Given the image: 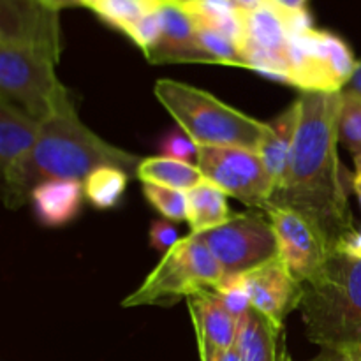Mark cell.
Segmentation results:
<instances>
[{
    "instance_id": "obj_1",
    "label": "cell",
    "mask_w": 361,
    "mask_h": 361,
    "mask_svg": "<svg viewBox=\"0 0 361 361\" xmlns=\"http://www.w3.org/2000/svg\"><path fill=\"white\" fill-rule=\"evenodd\" d=\"M342 92H300V118L288 168L267 207L289 208L323 231L335 252L355 229L345 171L338 159Z\"/></svg>"
},
{
    "instance_id": "obj_2",
    "label": "cell",
    "mask_w": 361,
    "mask_h": 361,
    "mask_svg": "<svg viewBox=\"0 0 361 361\" xmlns=\"http://www.w3.org/2000/svg\"><path fill=\"white\" fill-rule=\"evenodd\" d=\"M41 136L28 161L4 182V203L11 210L23 207L35 185L48 180L85 182L92 171L113 166L136 176L141 159L109 145L80 120L74 106L42 120Z\"/></svg>"
},
{
    "instance_id": "obj_3",
    "label": "cell",
    "mask_w": 361,
    "mask_h": 361,
    "mask_svg": "<svg viewBox=\"0 0 361 361\" xmlns=\"http://www.w3.org/2000/svg\"><path fill=\"white\" fill-rule=\"evenodd\" d=\"M300 310L310 342L345 356L361 353V259L331 254L323 271L303 284Z\"/></svg>"
},
{
    "instance_id": "obj_4",
    "label": "cell",
    "mask_w": 361,
    "mask_h": 361,
    "mask_svg": "<svg viewBox=\"0 0 361 361\" xmlns=\"http://www.w3.org/2000/svg\"><path fill=\"white\" fill-rule=\"evenodd\" d=\"M154 94L196 145L240 147L256 152L268 133V123L187 83L159 80Z\"/></svg>"
},
{
    "instance_id": "obj_5",
    "label": "cell",
    "mask_w": 361,
    "mask_h": 361,
    "mask_svg": "<svg viewBox=\"0 0 361 361\" xmlns=\"http://www.w3.org/2000/svg\"><path fill=\"white\" fill-rule=\"evenodd\" d=\"M226 277L212 256L203 236L190 233L162 256L143 284L122 302L123 307L166 305L180 298H190L207 289H215Z\"/></svg>"
},
{
    "instance_id": "obj_6",
    "label": "cell",
    "mask_w": 361,
    "mask_h": 361,
    "mask_svg": "<svg viewBox=\"0 0 361 361\" xmlns=\"http://www.w3.org/2000/svg\"><path fill=\"white\" fill-rule=\"evenodd\" d=\"M240 20L238 49L243 69L289 85V42L298 32L314 28L309 11H288L267 0L256 9H240Z\"/></svg>"
},
{
    "instance_id": "obj_7",
    "label": "cell",
    "mask_w": 361,
    "mask_h": 361,
    "mask_svg": "<svg viewBox=\"0 0 361 361\" xmlns=\"http://www.w3.org/2000/svg\"><path fill=\"white\" fill-rule=\"evenodd\" d=\"M56 63L37 49L0 42V99L20 106L41 122L74 106L56 78Z\"/></svg>"
},
{
    "instance_id": "obj_8",
    "label": "cell",
    "mask_w": 361,
    "mask_h": 361,
    "mask_svg": "<svg viewBox=\"0 0 361 361\" xmlns=\"http://www.w3.org/2000/svg\"><path fill=\"white\" fill-rule=\"evenodd\" d=\"M358 67L348 42L328 30L309 28L289 42V85L300 92H342Z\"/></svg>"
},
{
    "instance_id": "obj_9",
    "label": "cell",
    "mask_w": 361,
    "mask_h": 361,
    "mask_svg": "<svg viewBox=\"0 0 361 361\" xmlns=\"http://www.w3.org/2000/svg\"><path fill=\"white\" fill-rule=\"evenodd\" d=\"M197 168L203 176L250 208L264 210L275 192V182L257 152L240 147L197 145Z\"/></svg>"
},
{
    "instance_id": "obj_10",
    "label": "cell",
    "mask_w": 361,
    "mask_h": 361,
    "mask_svg": "<svg viewBox=\"0 0 361 361\" xmlns=\"http://www.w3.org/2000/svg\"><path fill=\"white\" fill-rule=\"evenodd\" d=\"M226 275H240L279 256L270 221L259 214H236L219 228L201 233Z\"/></svg>"
},
{
    "instance_id": "obj_11",
    "label": "cell",
    "mask_w": 361,
    "mask_h": 361,
    "mask_svg": "<svg viewBox=\"0 0 361 361\" xmlns=\"http://www.w3.org/2000/svg\"><path fill=\"white\" fill-rule=\"evenodd\" d=\"M271 229L279 245V256L302 284L310 282L323 271L334 254L330 242L317 226L289 208L267 207Z\"/></svg>"
},
{
    "instance_id": "obj_12",
    "label": "cell",
    "mask_w": 361,
    "mask_h": 361,
    "mask_svg": "<svg viewBox=\"0 0 361 361\" xmlns=\"http://www.w3.org/2000/svg\"><path fill=\"white\" fill-rule=\"evenodd\" d=\"M0 42L60 59L59 11L39 0H0Z\"/></svg>"
},
{
    "instance_id": "obj_13",
    "label": "cell",
    "mask_w": 361,
    "mask_h": 361,
    "mask_svg": "<svg viewBox=\"0 0 361 361\" xmlns=\"http://www.w3.org/2000/svg\"><path fill=\"white\" fill-rule=\"evenodd\" d=\"M240 279L249 295L250 307L277 326H284L286 317L300 309L303 284L281 256L240 274Z\"/></svg>"
},
{
    "instance_id": "obj_14",
    "label": "cell",
    "mask_w": 361,
    "mask_h": 361,
    "mask_svg": "<svg viewBox=\"0 0 361 361\" xmlns=\"http://www.w3.org/2000/svg\"><path fill=\"white\" fill-rule=\"evenodd\" d=\"M41 120L20 106L0 99V168L4 182L13 178L28 161L41 136Z\"/></svg>"
},
{
    "instance_id": "obj_15",
    "label": "cell",
    "mask_w": 361,
    "mask_h": 361,
    "mask_svg": "<svg viewBox=\"0 0 361 361\" xmlns=\"http://www.w3.org/2000/svg\"><path fill=\"white\" fill-rule=\"evenodd\" d=\"M161 16V41L147 59L152 63H207V59L197 48L194 21L183 7L173 0H164Z\"/></svg>"
},
{
    "instance_id": "obj_16",
    "label": "cell",
    "mask_w": 361,
    "mask_h": 361,
    "mask_svg": "<svg viewBox=\"0 0 361 361\" xmlns=\"http://www.w3.org/2000/svg\"><path fill=\"white\" fill-rule=\"evenodd\" d=\"M196 337L203 338L217 353L235 348L238 335V321L226 310L214 289H207L187 298Z\"/></svg>"
},
{
    "instance_id": "obj_17",
    "label": "cell",
    "mask_w": 361,
    "mask_h": 361,
    "mask_svg": "<svg viewBox=\"0 0 361 361\" xmlns=\"http://www.w3.org/2000/svg\"><path fill=\"white\" fill-rule=\"evenodd\" d=\"M235 348L242 361H291L286 349L284 326H277L254 309L238 321Z\"/></svg>"
},
{
    "instance_id": "obj_18",
    "label": "cell",
    "mask_w": 361,
    "mask_h": 361,
    "mask_svg": "<svg viewBox=\"0 0 361 361\" xmlns=\"http://www.w3.org/2000/svg\"><path fill=\"white\" fill-rule=\"evenodd\" d=\"M83 197V182L76 180H48L35 185L30 194L35 217L48 228H60L74 221Z\"/></svg>"
},
{
    "instance_id": "obj_19",
    "label": "cell",
    "mask_w": 361,
    "mask_h": 361,
    "mask_svg": "<svg viewBox=\"0 0 361 361\" xmlns=\"http://www.w3.org/2000/svg\"><path fill=\"white\" fill-rule=\"evenodd\" d=\"M300 118V102L296 99L289 104L279 116L268 122V133L257 148V155L263 161L264 168L270 173L277 189L279 182L284 176L288 168L289 155H291L293 143H295L296 129H298Z\"/></svg>"
},
{
    "instance_id": "obj_20",
    "label": "cell",
    "mask_w": 361,
    "mask_h": 361,
    "mask_svg": "<svg viewBox=\"0 0 361 361\" xmlns=\"http://www.w3.org/2000/svg\"><path fill=\"white\" fill-rule=\"evenodd\" d=\"M233 217L235 214H231L229 208L228 194L210 180H203L187 190V222L192 233H207L226 224Z\"/></svg>"
},
{
    "instance_id": "obj_21",
    "label": "cell",
    "mask_w": 361,
    "mask_h": 361,
    "mask_svg": "<svg viewBox=\"0 0 361 361\" xmlns=\"http://www.w3.org/2000/svg\"><path fill=\"white\" fill-rule=\"evenodd\" d=\"M136 178L143 183L183 190V192L207 180L196 164L162 157V155L141 159L136 169Z\"/></svg>"
},
{
    "instance_id": "obj_22",
    "label": "cell",
    "mask_w": 361,
    "mask_h": 361,
    "mask_svg": "<svg viewBox=\"0 0 361 361\" xmlns=\"http://www.w3.org/2000/svg\"><path fill=\"white\" fill-rule=\"evenodd\" d=\"M130 175L120 168L104 166L85 178V197L99 210H111L122 201Z\"/></svg>"
},
{
    "instance_id": "obj_23",
    "label": "cell",
    "mask_w": 361,
    "mask_h": 361,
    "mask_svg": "<svg viewBox=\"0 0 361 361\" xmlns=\"http://www.w3.org/2000/svg\"><path fill=\"white\" fill-rule=\"evenodd\" d=\"M164 0H99L92 11L109 27L126 34L137 20L157 9Z\"/></svg>"
},
{
    "instance_id": "obj_24",
    "label": "cell",
    "mask_w": 361,
    "mask_h": 361,
    "mask_svg": "<svg viewBox=\"0 0 361 361\" xmlns=\"http://www.w3.org/2000/svg\"><path fill=\"white\" fill-rule=\"evenodd\" d=\"M337 133L338 141L355 159H361V95L351 90H342Z\"/></svg>"
},
{
    "instance_id": "obj_25",
    "label": "cell",
    "mask_w": 361,
    "mask_h": 361,
    "mask_svg": "<svg viewBox=\"0 0 361 361\" xmlns=\"http://www.w3.org/2000/svg\"><path fill=\"white\" fill-rule=\"evenodd\" d=\"M194 28H196L197 48L207 59V63L243 67L238 46L231 39L226 37L221 32L214 30V28L203 27V25L194 23Z\"/></svg>"
},
{
    "instance_id": "obj_26",
    "label": "cell",
    "mask_w": 361,
    "mask_h": 361,
    "mask_svg": "<svg viewBox=\"0 0 361 361\" xmlns=\"http://www.w3.org/2000/svg\"><path fill=\"white\" fill-rule=\"evenodd\" d=\"M143 194L148 203L168 221H187V192L168 187L143 183Z\"/></svg>"
},
{
    "instance_id": "obj_27",
    "label": "cell",
    "mask_w": 361,
    "mask_h": 361,
    "mask_svg": "<svg viewBox=\"0 0 361 361\" xmlns=\"http://www.w3.org/2000/svg\"><path fill=\"white\" fill-rule=\"evenodd\" d=\"M162 6V4H161ZM161 6L157 9L150 11L148 14H145L141 20H137L129 30L126 32V35H129L134 41V44L137 48L143 49L145 56L150 55L155 49V46L161 41L162 34V16H161Z\"/></svg>"
},
{
    "instance_id": "obj_28",
    "label": "cell",
    "mask_w": 361,
    "mask_h": 361,
    "mask_svg": "<svg viewBox=\"0 0 361 361\" xmlns=\"http://www.w3.org/2000/svg\"><path fill=\"white\" fill-rule=\"evenodd\" d=\"M219 295L221 302L224 303L226 310L235 317L236 321L242 319L252 307H250L249 295L245 291L240 275H226L221 284L214 289Z\"/></svg>"
},
{
    "instance_id": "obj_29",
    "label": "cell",
    "mask_w": 361,
    "mask_h": 361,
    "mask_svg": "<svg viewBox=\"0 0 361 361\" xmlns=\"http://www.w3.org/2000/svg\"><path fill=\"white\" fill-rule=\"evenodd\" d=\"M159 152L162 154V157L176 159V161L197 166V145L180 127L162 136L161 143H159Z\"/></svg>"
},
{
    "instance_id": "obj_30",
    "label": "cell",
    "mask_w": 361,
    "mask_h": 361,
    "mask_svg": "<svg viewBox=\"0 0 361 361\" xmlns=\"http://www.w3.org/2000/svg\"><path fill=\"white\" fill-rule=\"evenodd\" d=\"M148 242H150L152 249L166 254L180 242L178 231L171 224V221H168V219L166 221L164 219H159V221L152 222L150 231H148Z\"/></svg>"
},
{
    "instance_id": "obj_31",
    "label": "cell",
    "mask_w": 361,
    "mask_h": 361,
    "mask_svg": "<svg viewBox=\"0 0 361 361\" xmlns=\"http://www.w3.org/2000/svg\"><path fill=\"white\" fill-rule=\"evenodd\" d=\"M335 252L345 254V256L358 257L361 259V228L353 229L349 235H345L335 247Z\"/></svg>"
},
{
    "instance_id": "obj_32",
    "label": "cell",
    "mask_w": 361,
    "mask_h": 361,
    "mask_svg": "<svg viewBox=\"0 0 361 361\" xmlns=\"http://www.w3.org/2000/svg\"><path fill=\"white\" fill-rule=\"evenodd\" d=\"M197 342V351H200L201 361H221V353L215 351L208 342H204L203 338L196 337Z\"/></svg>"
},
{
    "instance_id": "obj_33",
    "label": "cell",
    "mask_w": 361,
    "mask_h": 361,
    "mask_svg": "<svg viewBox=\"0 0 361 361\" xmlns=\"http://www.w3.org/2000/svg\"><path fill=\"white\" fill-rule=\"evenodd\" d=\"M277 6H281L282 9L288 11H305L307 9V2L309 0H274Z\"/></svg>"
},
{
    "instance_id": "obj_34",
    "label": "cell",
    "mask_w": 361,
    "mask_h": 361,
    "mask_svg": "<svg viewBox=\"0 0 361 361\" xmlns=\"http://www.w3.org/2000/svg\"><path fill=\"white\" fill-rule=\"evenodd\" d=\"M355 175H353V189H355L356 196H358L360 207H361V159H355Z\"/></svg>"
},
{
    "instance_id": "obj_35",
    "label": "cell",
    "mask_w": 361,
    "mask_h": 361,
    "mask_svg": "<svg viewBox=\"0 0 361 361\" xmlns=\"http://www.w3.org/2000/svg\"><path fill=\"white\" fill-rule=\"evenodd\" d=\"M39 2H42V4H44V6L51 7V9H55V11L63 9V7L80 6V4H78L76 0H39Z\"/></svg>"
},
{
    "instance_id": "obj_36",
    "label": "cell",
    "mask_w": 361,
    "mask_h": 361,
    "mask_svg": "<svg viewBox=\"0 0 361 361\" xmlns=\"http://www.w3.org/2000/svg\"><path fill=\"white\" fill-rule=\"evenodd\" d=\"M345 90H351V92H355V94L361 95V60H358V67H356L355 76H353L351 83L345 87Z\"/></svg>"
},
{
    "instance_id": "obj_37",
    "label": "cell",
    "mask_w": 361,
    "mask_h": 361,
    "mask_svg": "<svg viewBox=\"0 0 361 361\" xmlns=\"http://www.w3.org/2000/svg\"><path fill=\"white\" fill-rule=\"evenodd\" d=\"M263 2H267V0H235L238 9H245V11L256 9V7H259Z\"/></svg>"
},
{
    "instance_id": "obj_38",
    "label": "cell",
    "mask_w": 361,
    "mask_h": 361,
    "mask_svg": "<svg viewBox=\"0 0 361 361\" xmlns=\"http://www.w3.org/2000/svg\"><path fill=\"white\" fill-rule=\"evenodd\" d=\"M221 361H242V356H240V353L236 351V348H231L229 351L222 353Z\"/></svg>"
},
{
    "instance_id": "obj_39",
    "label": "cell",
    "mask_w": 361,
    "mask_h": 361,
    "mask_svg": "<svg viewBox=\"0 0 361 361\" xmlns=\"http://www.w3.org/2000/svg\"><path fill=\"white\" fill-rule=\"evenodd\" d=\"M324 361H351L345 355H341V353H331L328 351V356L324 358Z\"/></svg>"
},
{
    "instance_id": "obj_40",
    "label": "cell",
    "mask_w": 361,
    "mask_h": 361,
    "mask_svg": "<svg viewBox=\"0 0 361 361\" xmlns=\"http://www.w3.org/2000/svg\"><path fill=\"white\" fill-rule=\"evenodd\" d=\"M76 2H78V4H80V6H85V7H90V9H92V7H94V6H95V4H97V2H99V0H76Z\"/></svg>"
},
{
    "instance_id": "obj_41",
    "label": "cell",
    "mask_w": 361,
    "mask_h": 361,
    "mask_svg": "<svg viewBox=\"0 0 361 361\" xmlns=\"http://www.w3.org/2000/svg\"><path fill=\"white\" fill-rule=\"evenodd\" d=\"M349 360L351 361H361V353H358V355H353V356H348Z\"/></svg>"
},
{
    "instance_id": "obj_42",
    "label": "cell",
    "mask_w": 361,
    "mask_h": 361,
    "mask_svg": "<svg viewBox=\"0 0 361 361\" xmlns=\"http://www.w3.org/2000/svg\"><path fill=\"white\" fill-rule=\"evenodd\" d=\"M173 2H176V4H183V2H190V0H173Z\"/></svg>"
}]
</instances>
